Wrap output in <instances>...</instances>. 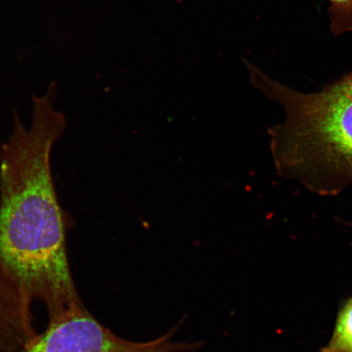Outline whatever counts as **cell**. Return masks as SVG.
Here are the masks:
<instances>
[{"instance_id": "3957f363", "label": "cell", "mask_w": 352, "mask_h": 352, "mask_svg": "<svg viewBox=\"0 0 352 352\" xmlns=\"http://www.w3.org/2000/svg\"><path fill=\"white\" fill-rule=\"evenodd\" d=\"M183 320L151 341L133 342L104 327L83 305L72 308L38 333L19 352H193L202 342H176L173 338Z\"/></svg>"}, {"instance_id": "7a4b0ae2", "label": "cell", "mask_w": 352, "mask_h": 352, "mask_svg": "<svg viewBox=\"0 0 352 352\" xmlns=\"http://www.w3.org/2000/svg\"><path fill=\"white\" fill-rule=\"evenodd\" d=\"M249 68L253 85L284 109V121L267 129L277 175L321 197L352 186V70L302 94Z\"/></svg>"}, {"instance_id": "52a82bcc", "label": "cell", "mask_w": 352, "mask_h": 352, "mask_svg": "<svg viewBox=\"0 0 352 352\" xmlns=\"http://www.w3.org/2000/svg\"><path fill=\"white\" fill-rule=\"evenodd\" d=\"M338 220H340V222L341 223L344 224L345 226H346L350 227L352 230V222L351 221H346V220L342 219H340ZM351 245H352V244H351Z\"/></svg>"}, {"instance_id": "277c9868", "label": "cell", "mask_w": 352, "mask_h": 352, "mask_svg": "<svg viewBox=\"0 0 352 352\" xmlns=\"http://www.w3.org/2000/svg\"><path fill=\"white\" fill-rule=\"evenodd\" d=\"M319 352H352V296L341 307L332 336Z\"/></svg>"}, {"instance_id": "5b68a950", "label": "cell", "mask_w": 352, "mask_h": 352, "mask_svg": "<svg viewBox=\"0 0 352 352\" xmlns=\"http://www.w3.org/2000/svg\"><path fill=\"white\" fill-rule=\"evenodd\" d=\"M330 23L334 35L352 32V0H329Z\"/></svg>"}, {"instance_id": "8992f818", "label": "cell", "mask_w": 352, "mask_h": 352, "mask_svg": "<svg viewBox=\"0 0 352 352\" xmlns=\"http://www.w3.org/2000/svg\"><path fill=\"white\" fill-rule=\"evenodd\" d=\"M3 343V325L1 323V316H0V351H2Z\"/></svg>"}, {"instance_id": "6da1fadb", "label": "cell", "mask_w": 352, "mask_h": 352, "mask_svg": "<svg viewBox=\"0 0 352 352\" xmlns=\"http://www.w3.org/2000/svg\"><path fill=\"white\" fill-rule=\"evenodd\" d=\"M54 82L32 99L25 125L16 114L0 149V267L48 321L83 305L70 270L67 217L57 197L52 148L66 127Z\"/></svg>"}]
</instances>
